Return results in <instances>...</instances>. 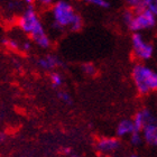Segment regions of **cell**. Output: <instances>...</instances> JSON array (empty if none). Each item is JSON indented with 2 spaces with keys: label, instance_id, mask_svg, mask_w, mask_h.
<instances>
[{
  "label": "cell",
  "instance_id": "8",
  "mask_svg": "<svg viewBox=\"0 0 157 157\" xmlns=\"http://www.w3.org/2000/svg\"><path fill=\"white\" fill-rule=\"evenodd\" d=\"M141 130L145 141L151 146H157V120L146 124Z\"/></svg>",
  "mask_w": 157,
  "mask_h": 157
},
{
  "label": "cell",
  "instance_id": "5",
  "mask_svg": "<svg viewBox=\"0 0 157 157\" xmlns=\"http://www.w3.org/2000/svg\"><path fill=\"white\" fill-rule=\"evenodd\" d=\"M131 44H132V51L137 59L141 61H147L153 56L154 48L153 46L147 43L139 33H135L131 37Z\"/></svg>",
  "mask_w": 157,
  "mask_h": 157
},
{
  "label": "cell",
  "instance_id": "17",
  "mask_svg": "<svg viewBox=\"0 0 157 157\" xmlns=\"http://www.w3.org/2000/svg\"><path fill=\"white\" fill-rule=\"evenodd\" d=\"M57 95H59V98L61 99L64 103H66V105H71V103H72V99H71V97H70V94L67 92L59 91V93H57Z\"/></svg>",
  "mask_w": 157,
  "mask_h": 157
},
{
  "label": "cell",
  "instance_id": "9",
  "mask_svg": "<svg viewBox=\"0 0 157 157\" xmlns=\"http://www.w3.org/2000/svg\"><path fill=\"white\" fill-rule=\"evenodd\" d=\"M37 64H38L40 69L47 71V70H54L56 67L61 66L62 65V62L55 55H46L44 57H42V59H39Z\"/></svg>",
  "mask_w": 157,
  "mask_h": 157
},
{
  "label": "cell",
  "instance_id": "13",
  "mask_svg": "<svg viewBox=\"0 0 157 157\" xmlns=\"http://www.w3.org/2000/svg\"><path fill=\"white\" fill-rule=\"evenodd\" d=\"M51 82L54 88H59L63 84V78L61 76V74L57 72H53L51 74Z\"/></svg>",
  "mask_w": 157,
  "mask_h": 157
},
{
  "label": "cell",
  "instance_id": "21",
  "mask_svg": "<svg viewBox=\"0 0 157 157\" xmlns=\"http://www.w3.org/2000/svg\"><path fill=\"white\" fill-rule=\"evenodd\" d=\"M129 157H139V156H137V155H130Z\"/></svg>",
  "mask_w": 157,
  "mask_h": 157
},
{
  "label": "cell",
  "instance_id": "7",
  "mask_svg": "<svg viewBox=\"0 0 157 157\" xmlns=\"http://www.w3.org/2000/svg\"><path fill=\"white\" fill-rule=\"evenodd\" d=\"M119 147H120V141L115 137H102L97 141V149L100 153L105 154L116 151Z\"/></svg>",
  "mask_w": 157,
  "mask_h": 157
},
{
  "label": "cell",
  "instance_id": "16",
  "mask_svg": "<svg viewBox=\"0 0 157 157\" xmlns=\"http://www.w3.org/2000/svg\"><path fill=\"white\" fill-rule=\"evenodd\" d=\"M85 2L91 3V5H94L97 7H101V8H108L109 2L107 0H84Z\"/></svg>",
  "mask_w": 157,
  "mask_h": 157
},
{
  "label": "cell",
  "instance_id": "20",
  "mask_svg": "<svg viewBox=\"0 0 157 157\" xmlns=\"http://www.w3.org/2000/svg\"><path fill=\"white\" fill-rule=\"evenodd\" d=\"M24 1H25L27 5H29V6H32V5H33V2H34V0H24Z\"/></svg>",
  "mask_w": 157,
  "mask_h": 157
},
{
  "label": "cell",
  "instance_id": "18",
  "mask_svg": "<svg viewBox=\"0 0 157 157\" xmlns=\"http://www.w3.org/2000/svg\"><path fill=\"white\" fill-rule=\"evenodd\" d=\"M5 44L8 45V47H10V48L13 49H18L20 47L19 43L17 42V40H15V39H7V40H5Z\"/></svg>",
  "mask_w": 157,
  "mask_h": 157
},
{
  "label": "cell",
  "instance_id": "19",
  "mask_svg": "<svg viewBox=\"0 0 157 157\" xmlns=\"http://www.w3.org/2000/svg\"><path fill=\"white\" fill-rule=\"evenodd\" d=\"M36 1H38V3H40L43 6H49L53 3V0H36Z\"/></svg>",
  "mask_w": 157,
  "mask_h": 157
},
{
  "label": "cell",
  "instance_id": "12",
  "mask_svg": "<svg viewBox=\"0 0 157 157\" xmlns=\"http://www.w3.org/2000/svg\"><path fill=\"white\" fill-rule=\"evenodd\" d=\"M127 5L130 7L134 11H138V10L145 9L144 8V1L143 0H124Z\"/></svg>",
  "mask_w": 157,
  "mask_h": 157
},
{
  "label": "cell",
  "instance_id": "11",
  "mask_svg": "<svg viewBox=\"0 0 157 157\" xmlns=\"http://www.w3.org/2000/svg\"><path fill=\"white\" fill-rule=\"evenodd\" d=\"M144 1V8L149 10L153 15L157 16V0H143Z\"/></svg>",
  "mask_w": 157,
  "mask_h": 157
},
{
  "label": "cell",
  "instance_id": "22",
  "mask_svg": "<svg viewBox=\"0 0 157 157\" xmlns=\"http://www.w3.org/2000/svg\"><path fill=\"white\" fill-rule=\"evenodd\" d=\"M72 157H78V156H76V155H74V156H72Z\"/></svg>",
  "mask_w": 157,
  "mask_h": 157
},
{
  "label": "cell",
  "instance_id": "10",
  "mask_svg": "<svg viewBox=\"0 0 157 157\" xmlns=\"http://www.w3.org/2000/svg\"><path fill=\"white\" fill-rule=\"evenodd\" d=\"M135 129L134 121L130 119H124L119 122L117 127V136L119 137H124V136H129L131 132H134Z\"/></svg>",
  "mask_w": 157,
  "mask_h": 157
},
{
  "label": "cell",
  "instance_id": "3",
  "mask_svg": "<svg viewBox=\"0 0 157 157\" xmlns=\"http://www.w3.org/2000/svg\"><path fill=\"white\" fill-rule=\"evenodd\" d=\"M131 78L140 94H148L157 91V72L147 65L137 64L134 66Z\"/></svg>",
  "mask_w": 157,
  "mask_h": 157
},
{
  "label": "cell",
  "instance_id": "2",
  "mask_svg": "<svg viewBox=\"0 0 157 157\" xmlns=\"http://www.w3.org/2000/svg\"><path fill=\"white\" fill-rule=\"evenodd\" d=\"M52 16L54 27L62 29L70 28L73 32H78L82 28L83 21L80 15L75 13V10L67 1L61 0L53 5Z\"/></svg>",
  "mask_w": 157,
  "mask_h": 157
},
{
  "label": "cell",
  "instance_id": "15",
  "mask_svg": "<svg viewBox=\"0 0 157 157\" xmlns=\"http://www.w3.org/2000/svg\"><path fill=\"white\" fill-rule=\"evenodd\" d=\"M82 71L86 74V75H94L95 73H97V69H95V66L92 64V63H85L82 65Z\"/></svg>",
  "mask_w": 157,
  "mask_h": 157
},
{
  "label": "cell",
  "instance_id": "1",
  "mask_svg": "<svg viewBox=\"0 0 157 157\" xmlns=\"http://www.w3.org/2000/svg\"><path fill=\"white\" fill-rule=\"evenodd\" d=\"M19 27L24 33L27 34L34 43L42 48H48L51 46V39L46 34L45 28L39 19L37 13L32 6L25 10V13L19 18Z\"/></svg>",
  "mask_w": 157,
  "mask_h": 157
},
{
  "label": "cell",
  "instance_id": "14",
  "mask_svg": "<svg viewBox=\"0 0 157 157\" xmlns=\"http://www.w3.org/2000/svg\"><path fill=\"white\" fill-rule=\"evenodd\" d=\"M129 139H130L131 145H134V146H138V145H140L143 137H141V135H140L139 131L135 130L134 132H131V134L129 135Z\"/></svg>",
  "mask_w": 157,
  "mask_h": 157
},
{
  "label": "cell",
  "instance_id": "4",
  "mask_svg": "<svg viewBox=\"0 0 157 157\" xmlns=\"http://www.w3.org/2000/svg\"><path fill=\"white\" fill-rule=\"evenodd\" d=\"M156 24V16L147 9H141L138 11H134V16L131 18L130 23L127 26L129 29L138 33L140 30L149 29L155 26Z\"/></svg>",
  "mask_w": 157,
  "mask_h": 157
},
{
  "label": "cell",
  "instance_id": "6",
  "mask_svg": "<svg viewBox=\"0 0 157 157\" xmlns=\"http://www.w3.org/2000/svg\"><path fill=\"white\" fill-rule=\"evenodd\" d=\"M157 119L155 118V116L151 113L149 110L147 109H143L140 111H138L136 115H135L134 119V124H135V129L137 131H141V129L146 126V124H151V122H154Z\"/></svg>",
  "mask_w": 157,
  "mask_h": 157
}]
</instances>
